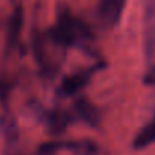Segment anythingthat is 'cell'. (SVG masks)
Returning <instances> with one entry per match:
<instances>
[{
    "label": "cell",
    "instance_id": "1",
    "mask_svg": "<svg viewBox=\"0 0 155 155\" xmlns=\"http://www.w3.org/2000/svg\"><path fill=\"white\" fill-rule=\"evenodd\" d=\"M32 48L41 75L45 78H54L63 66L68 47L56 36L53 29H50L35 35Z\"/></svg>",
    "mask_w": 155,
    "mask_h": 155
},
{
    "label": "cell",
    "instance_id": "2",
    "mask_svg": "<svg viewBox=\"0 0 155 155\" xmlns=\"http://www.w3.org/2000/svg\"><path fill=\"white\" fill-rule=\"evenodd\" d=\"M56 36L69 48L81 47L89 48L94 41V33L78 17H75L68 8H63L57 14L54 27H51Z\"/></svg>",
    "mask_w": 155,
    "mask_h": 155
},
{
    "label": "cell",
    "instance_id": "3",
    "mask_svg": "<svg viewBox=\"0 0 155 155\" xmlns=\"http://www.w3.org/2000/svg\"><path fill=\"white\" fill-rule=\"evenodd\" d=\"M143 53L146 62L145 83L155 84V0L143 2Z\"/></svg>",
    "mask_w": 155,
    "mask_h": 155
},
{
    "label": "cell",
    "instance_id": "4",
    "mask_svg": "<svg viewBox=\"0 0 155 155\" xmlns=\"http://www.w3.org/2000/svg\"><path fill=\"white\" fill-rule=\"evenodd\" d=\"M62 149L71 151L77 155H97L98 145L92 140H72V142H50L44 143L38 152L41 155H51Z\"/></svg>",
    "mask_w": 155,
    "mask_h": 155
},
{
    "label": "cell",
    "instance_id": "5",
    "mask_svg": "<svg viewBox=\"0 0 155 155\" xmlns=\"http://www.w3.org/2000/svg\"><path fill=\"white\" fill-rule=\"evenodd\" d=\"M92 69H78L66 77H63V80L60 81V84L57 86V95L62 98H71L78 95L91 81L92 78Z\"/></svg>",
    "mask_w": 155,
    "mask_h": 155
},
{
    "label": "cell",
    "instance_id": "6",
    "mask_svg": "<svg viewBox=\"0 0 155 155\" xmlns=\"http://www.w3.org/2000/svg\"><path fill=\"white\" fill-rule=\"evenodd\" d=\"M125 5H127V0H100L98 9H97L100 23L107 29L114 27L122 17Z\"/></svg>",
    "mask_w": 155,
    "mask_h": 155
},
{
    "label": "cell",
    "instance_id": "7",
    "mask_svg": "<svg viewBox=\"0 0 155 155\" xmlns=\"http://www.w3.org/2000/svg\"><path fill=\"white\" fill-rule=\"evenodd\" d=\"M23 24H24V12L21 6H17L12 11L9 21H8V27H6V50L8 51L14 50L18 45Z\"/></svg>",
    "mask_w": 155,
    "mask_h": 155
},
{
    "label": "cell",
    "instance_id": "8",
    "mask_svg": "<svg viewBox=\"0 0 155 155\" xmlns=\"http://www.w3.org/2000/svg\"><path fill=\"white\" fill-rule=\"evenodd\" d=\"M74 111H75V116L83 120L86 125L92 127V128H97L100 125V120H101V114H100V110L84 98H78L75 103H74Z\"/></svg>",
    "mask_w": 155,
    "mask_h": 155
},
{
    "label": "cell",
    "instance_id": "9",
    "mask_svg": "<svg viewBox=\"0 0 155 155\" xmlns=\"http://www.w3.org/2000/svg\"><path fill=\"white\" fill-rule=\"evenodd\" d=\"M69 122H71V116L66 111L60 110V108H53L45 116L47 130H48L50 134H54V136L62 134L68 128Z\"/></svg>",
    "mask_w": 155,
    "mask_h": 155
},
{
    "label": "cell",
    "instance_id": "10",
    "mask_svg": "<svg viewBox=\"0 0 155 155\" xmlns=\"http://www.w3.org/2000/svg\"><path fill=\"white\" fill-rule=\"evenodd\" d=\"M154 143H155V113H154V116L149 119V122L146 125H143L139 130V133L134 136L133 148L137 149V151H140V149L149 148Z\"/></svg>",
    "mask_w": 155,
    "mask_h": 155
}]
</instances>
